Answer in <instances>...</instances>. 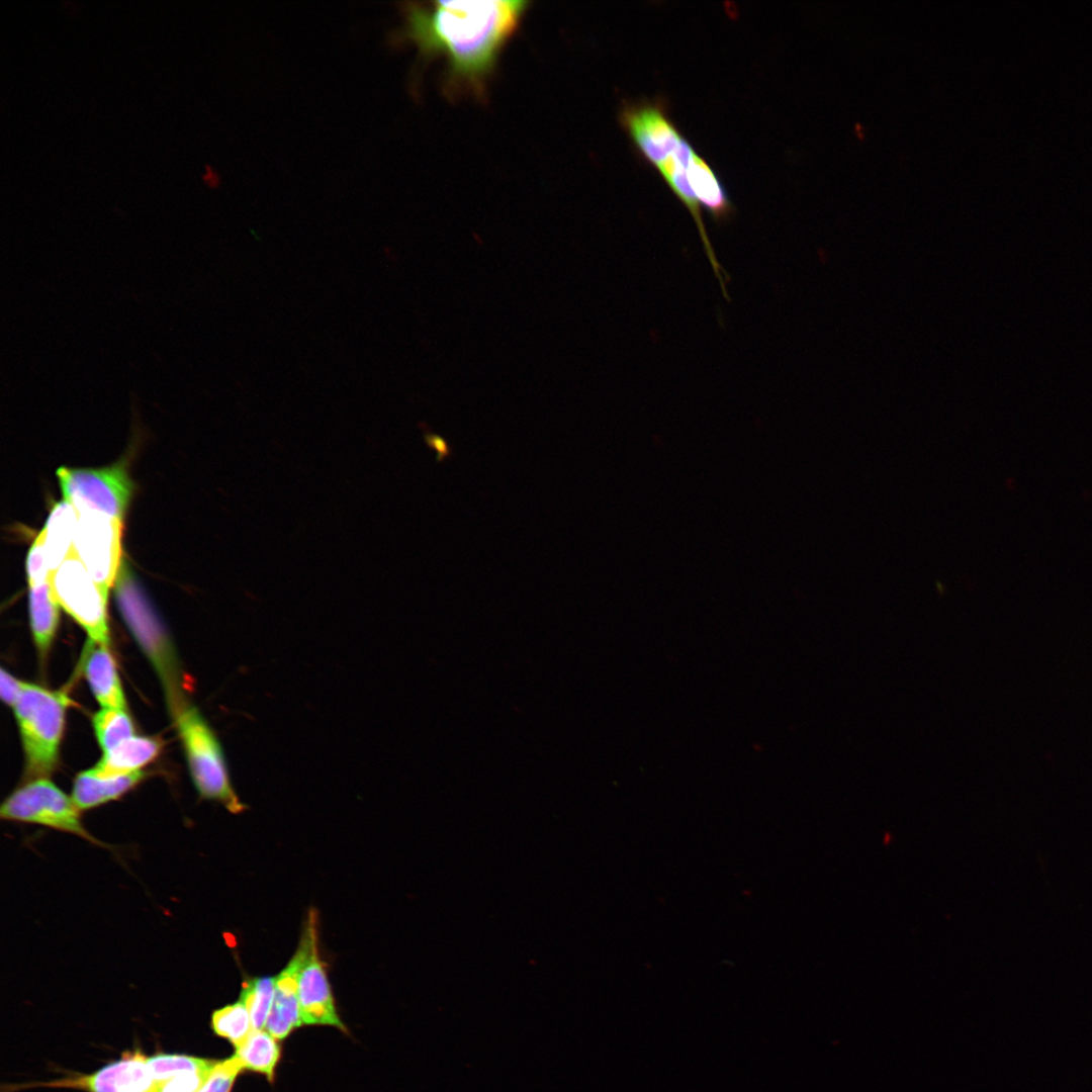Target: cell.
I'll list each match as a JSON object with an SVG mask.
<instances>
[{
  "mask_svg": "<svg viewBox=\"0 0 1092 1092\" xmlns=\"http://www.w3.org/2000/svg\"><path fill=\"white\" fill-rule=\"evenodd\" d=\"M527 4L522 0L407 3L398 34L424 55L443 54L451 79L478 89Z\"/></svg>",
  "mask_w": 1092,
  "mask_h": 1092,
  "instance_id": "6da1fadb",
  "label": "cell"
},
{
  "mask_svg": "<svg viewBox=\"0 0 1092 1092\" xmlns=\"http://www.w3.org/2000/svg\"><path fill=\"white\" fill-rule=\"evenodd\" d=\"M194 786L201 798L216 801L233 814L247 809L236 794L217 737L200 712L185 698L170 705Z\"/></svg>",
  "mask_w": 1092,
  "mask_h": 1092,
  "instance_id": "7a4b0ae2",
  "label": "cell"
},
{
  "mask_svg": "<svg viewBox=\"0 0 1092 1092\" xmlns=\"http://www.w3.org/2000/svg\"><path fill=\"white\" fill-rule=\"evenodd\" d=\"M69 701L52 692L24 682L13 706L25 754L26 777H48L55 768Z\"/></svg>",
  "mask_w": 1092,
  "mask_h": 1092,
  "instance_id": "3957f363",
  "label": "cell"
},
{
  "mask_svg": "<svg viewBox=\"0 0 1092 1092\" xmlns=\"http://www.w3.org/2000/svg\"><path fill=\"white\" fill-rule=\"evenodd\" d=\"M115 593L123 618L163 679L169 701L182 697L170 641L125 563L120 566Z\"/></svg>",
  "mask_w": 1092,
  "mask_h": 1092,
  "instance_id": "277c9868",
  "label": "cell"
},
{
  "mask_svg": "<svg viewBox=\"0 0 1092 1092\" xmlns=\"http://www.w3.org/2000/svg\"><path fill=\"white\" fill-rule=\"evenodd\" d=\"M0 816L75 834L104 846L85 828L73 799L46 778L32 780L8 796L0 807Z\"/></svg>",
  "mask_w": 1092,
  "mask_h": 1092,
  "instance_id": "5b68a950",
  "label": "cell"
},
{
  "mask_svg": "<svg viewBox=\"0 0 1092 1092\" xmlns=\"http://www.w3.org/2000/svg\"><path fill=\"white\" fill-rule=\"evenodd\" d=\"M64 499L75 510L101 513L122 521L127 510L133 484L121 463L103 468L57 469Z\"/></svg>",
  "mask_w": 1092,
  "mask_h": 1092,
  "instance_id": "8992f818",
  "label": "cell"
},
{
  "mask_svg": "<svg viewBox=\"0 0 1092 1092\" xmlns=\"http://www.w3.org/2000/svg\"><path fill=\"white\" fill-rule=\"evenodd\" d=\"M59 605L87 632L93 642L108 646L107 598L72 551L51 575Z\"/></svg>",
  "mask_w": 1092,
  "mask_h": 1092,
  "instance_id": "52a82bcc",
  "label": "cell"
},
{
  "mask_svg": "<svg viewBox=\"0 0 1092 1092\" xmlns=\"http://www.w3.org/2000/svg\"><path fill=\"white\" fill-rule=\"evenodd\" d=\"M77 514L73 551L108 596L121 566L122 523L97 512L80 510Z\"/></svg>",
  "mask_w": 1092,
  "mask_h": 1092,
  "instance_id": "ba28073f",
  "label": "cell"
},
{
  "mask_svg": "<svg viewBox=\"0 0 1092 1092\" xmlns=\"http://www.w3.org/2000/svg\"><path fill=\"white\" fill-rule=\"evenodd\" d=\"M318 915L310 909L299 944L286 967L276 976L272 1008L265 1028L277 1039H283L303 1022L298 1001V980L313 945L318 941Z\"/></svg>",
  "mask_w": 1092,
  "mask_h": 1092,
  "instance_id": "9c48e42d",
  "label": "cell"
},
{
  "mask_svg": "<svg viewBox=\"0 0 1092 1092\" xmlns=\"http://www.w3.org/2000/svg\"><path fill=\"white\" fill-rule=\"evenodd\" d=\"M621 123L639 154L655 168L673 153L682 135L662 103H630L621 111Z\"/></svg>",
  "mask_w": 1092,
  "mask_h": 1092,
  "instance_id": "30bf717a",
  "label": "cell"
},
{
  "mask_svg": "<svg viewBox=\"0 0 1092 1092\" xmlns=\"http://www.w3.org/2000/svg\"><path fill=\"white\" fill-rule=\"evenodd\" d=\"M47 1085L88 1092H158V1083L149 1070L147 1058L138 1051L124 1053L121 1059L91 1075L62 1079Z\"/></svg>",
  "mask_w": 1092,
  "mask_h": 1092,
  "instance_id": "8fae6325",
  "label": "cell"
},
{
  "mask_svg": "<svg viewBox=\"0 0 1092 1092\" xmlns=\"http://www.w3.org/2000/svg\"><path fill=\"white\" fill-rule=\"evenodd\" d=\"M298 1001L303 1024L329 1025L347 1032L336 1008L318 941L313 945L298 980Z\"/></svg>",
  "mask_w": 1092,
  "mask_h": 1092,
  "instance_id": "7c38bea8",
  "label": "cell"
},
{
  "mask_svg": "<svg viewBox=\"0 0 1092 1092\" xmlns=\"http://www.w3.org/2000/svg\"><path fill=\"white\" fill-rule=\"evenodd\" d=\"M84 672L91 691L102 708L126 709V702L108 646L90 640Z\"/></svg>",
  "mask_w": 1092,
  "mask_h": 1092,
  "instance_id": "4fadbf2b",
  "label": "cell"
},
{
  "mask_svg": "<svg viewBox=\"0 0 1092 1092\" xmlns=\"http://www.w3.org/2000/svg\"><path fill=\"white\" fill-rule=\"evenodd\" d=\"M145 778V772L104 777L88 769L74 781L72 799L78 809L87 810L121 797Z\"/></svg>",
  "mask_w": 1092,
  "mask_h": 1092,
  "instance_id": "5bb4252c",
  "label": "cell"
},
{
  "mask_svg": "<svg viewBox=\"0 0 1092 1092\" xmlns=\"http://www.w3.org/2000/svg\"><path fill=\"white\" fill-rule=\"evenodd\" d=\"M687 177L697 200L719 223L727 221L734 212L733 205L709 164L696 152L692 155Z\"/></svg>",
  "mask_w": 1092,
  "mask_h": 1092,
  "instance_id": "9a60e30c",
  "label": "cell"
},
{
  "mask_svg": "<svg viewBox=\"0 0 1092 1092\" xmlns=\"http://www.w3.org/2000/svg\"><path fill=\"white\" fill-rule=\"evenodd\" d=\"M78 514L75 508L67 500L55 505L40 531L48 557L50 570L53 573L73 551L74 535Z\"/></svg>",
  "mask_w": 1092,
  "mask_h": 1092,
  "instance_id": "2e32d148",
  "label": "cell"
},
{
  "mask_svg": "<svg viewBox=\"0 0 1092 1092\" xmlns=\"http://www.w3.org/2000/svg\"><path fill=\"white\" fill-rule=\"evenodd\" d=\"M160 747V742L155 738L132 736L105 752L92 769L104 777L133 772L155 758Z\"/></svg>",
  "mask_w": 1092,
  "mask_h": 1092,
  "instance_id": "e0dca14e",
  "label": "cell"
},
{
  "mask_svg": "<svg viewBox=\"0 0 1092 1092\" xmlns=\"http://www.w3.org/2000/svg\"><path fill=\"white\" fill-rule=\"evenodd\" d=\"M28 606L33 639L43 657L54 639L59 621L60 605L53 592L51 579L29 587Z\"/></svg>",
  "mask_w": 1092,
  "mask_h": 1092,
  "instance_id": "ac0fdd59",
  "label": "cell"
},
{
  "mask_svg": "<svg viewBox=\"0 0 1092 1092\" xmlns=\"http://www.w3.org/2000/svg\"><path fill=\"white\" fill-rule=\"evenodd\" d=\"M278 1040L266 1029H253L236 1049L235 1057L243 1069L260 1073L272 1082L281 1057Z\"/></svg>",
  "mask_w": 1092,
  "mask_h": 1092,
  "instance_id": "d6986e66",
  "label": "cell"
},
{
  "mask_svg": "<svg viewBox=\"0 0 1092 1092\" xmlns=\"http://www.w3.org/2000/svg\"><path fill=\"white\" fill-rule=\"evenodd\" d=\"M276 977H257L244 982L240 1000L246 1005L254 1029H264L275 992Z\"/></svg>",
  "mask_w": 1092,
  "mask_h": 1092,
  "instance_id": "ffe728a7",
  "label": "cell"
},
{
  "mask_svg": "<svg viewBox=\"0 0 1092 1092\" xmlns=\"http://www.w3.org/2000/svg\"><path fill=\"white\" fill-rule=\"evenodd\" d=\"M93 727L104 753L134 736L132 721L125 710L102 708L93 717Z\"/></svg>",
  "mask_w": 1092,
  "mask_h": 1092,
  "instance_id": "44dd1931",
  "label": "cell"
},
{
  "mask_svg": "<svg viewBox=\"0 0 1092 1092\" xmlns=\"http://www.w3.org/2000/svg\"><path fill=\"white\" fill-rule=\"evenodd\" d=\"M211 1027L217 1035L226 1038L236 1049L254 1029L248 1009L242 1000L215 1010L211 1016Z\"/></svg>",
  "mask_w": 1092,
  "mask_h": 1092,
  "instance_id": "7402d4cb",
  "label": "cell"
},
{
  "mask_svg": "<svg viewBox=\"0 0 1092 1092\" xmlns=\"http://www.w3.org/2000/svg\"><path fill=\"white\" fill-rule=\"evenodd\" d=\"M217 1061L185 1055L158 1054L147 1058L149 1070L157 1083L188 1072L210 1071Z\"/></svg>",
  "mask_w": 1092,
  "mask_h": 1092,
  "instance_id": "603a6c76",
  "label": "cell"
},
{
  "mask_svg": "<svg viewBox=\"0 0 1092 1092\" xmlns=\"http://www.w3.org/2000/svg\"><path fill=\"white\" fill-rule=\"evenodd\" d=\"M242 1070L243 1067L235 1055L217 1062L198 1092H231Z\"/></svg>",
  "mask_w": 1092,
  "mask_h": 1092,
  "instance_id": "cb8c5ba5",
  "label": "cell"
},
{
  "mask_svg": "<svg viewBox=\"0 0 1092 1092\" xmlns=\"http://www.w3.org/2000/svg\"><path fill=\"white\" fill-rule=\"evenodd\" d=\"M26 574L29 587L37 586L51 579L52 572L50 570L41 533L34 539L27 554Z\"/></svg>",
  "mask_w": 1092,
  "mask_h": 1092,
  "instance_id": "d4e9b609",
  "label": "cell"
},
{
  "mask_svg": "<svg viewBox=\"0 0 1092 1092\" xmlns=\"http://www.w3.org/2000/svg\"><path fill=\"white\" fill-rule=\"evenodd\" d=\"M210 1071L188 1072L158 1083V1092H198Z\"/></svg>",
  "mask_w": 1092,
  "mask_h": 1092,
  "instance_id": "484cf974",
  "label": "cell"
},
{
  "mask_svg": "<svg viewBox=\"0 0 1092 1092\" xmlns=\"http://www.w3.org/2000/svg\"><path fill=\"white\" fill-rule=\"evenodd\" d=\"M23 686V681L17 679L4 668L0 671V692L2 700L10 706H14Z\"/></svg>",
  "mask_w": 1092,
  "mask_h": 1092,
  "instance_id": "4316f807",
  "label": "cell"
},
{
  "mask_svg": "<svg viewBox=\"0 0 1092 1092\" xmlns=\"http://www.w3.org/2000/svg\"><path fill=\"white\" fill-rule=\"evenodd\" d=\"M425 441L427 445L434 449L437 453V461L442 462L451 455V448L448 442L440 435L427 431L425 433Z\"/></svg>",
  "mask_w": 1092,
  "mask_h": 1092,
  "instance_id": "83f0119b",
  "label": "cell"
}]
</instances>
